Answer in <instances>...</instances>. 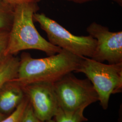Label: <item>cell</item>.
<instances>
[{"mask_svg":"<svg viewBox=\"0 0 122 122\" xmlns=\"http://www.w3.org/2000/svg\"><path fill=\"white\" fill-rule=\"evenodd\" d=\"M29 104V100L25 95L24 99L15 109L8 116L0 121V122H23Z\"/></svg>","mask_w":122,"mask_h":122,"instance_id":"obj_11","label":"cell"},{"mask_svg":"<svg viewBox=\"0 0 122 122\" xmlns=\"http://www.w3.org/2000/svg\"><path fill=\"white\" fill-rule=\"evenodd\" d=\"M59 107L73 112L99 101V97L88 79H80L72 73L66 75L53 83Z\"/></svg>","mask_w":122,"mask_h":122,"instance_id":"obj_5","label":"cell"},{"mask_svg":"<svg viewBox=\"0 0 122 122\" xmlns=\"http://www.w3.org/2000/svg\"><path fill=\"white\" fill-rule=\"evenodd\" d=\"M113 1L117 3L120 6H122V0H112Z\"/></svg>","mask_w":122,"mask_h":122,"instance_id":"obj_17","label":"cell"},{"mask_svg":"<svg viewBox=\"0 0 122 122\" xmlns=\"http://www.w3.org/2000/svg\"><path fill=\"white\" fill-rule=\"evenodd\" d=\"M82 57L64 49L41 58H33L30 54L24 53L17 76L12 81L21 86L41 82L54 83L66 75L76 72Z\"/></svg>","mask_w":122,"mask_h":122,"instance_id":"obj_1","label":"cell"},{"mask_svg":"<svg viewBox=\"0 0 122 122\" xmlns=\"http://www.w3.org/2000/svg\"><path fill=\"white\" fill-rule=\"evenodd\" d=\"M75 3H77V4H82L84 3H86L87 2L91 1L93 0H66Z\"/></svg>","mask_w":122,"mask_h":122,"instance_id":"obj_16","label":"cell"},{"mask_svg":"<svg viewBox=\"0 0 122 122\" xmlns=\"http://www.w3.org/2000/svg\"><path fill=\"white\" fill-rule=\"evenodd\" d=\"M22 86L36 118L41 122L53 118L59 107L53 83L36 82Z\"/></svg>","mask_w":122,"mask_h":122,"instance_id":"obj_7","label":"cell"},{"mask_svg":"<svg viewBox=\"0 0 122 122\" xmlns=\"http://www.w3.org/2000/svg\"><path fill=\"white\" fill-rule=\"evenodd\" d=\"M10 82L0 90V112L4 114L12 113L25 97L21 86Z\"/></svg>","mask_w":122,"mask_h":122,"instance_id":"obj_8","label":"cell"},{"mask_svg":"<svg viewBox=\"0 0 122 122\" xmlns=\"http://www.w3.org/2000/svg\"><path fill=\"white\" fill-rule=\"evenodd\" d=\"M55 122V121L54 120V119L53 118H52V119H50V120H48V121H45V122Z\"/></svg>","mask_w":122,"mask_h":122,"instance_id":"obj_19","label":"cell"},{"mask_svg":"<svg viewBox=\"0 0 122 122\" xmlns=\"http://www.w3.org/2000/svg\"><path fill=\"white\" fill-rule=\"evenodd\" d=\"M5 118V116L4 114L1 113L0 112V121H1L2 119H3Z\"/></svg>","mask_w":122,"mask_h":122,"instance_id":"obj_18","label":"cell"},{"mask_svg":"<svg viewBox=\"0 0 122 122\" xmlns=\"http://www.w3.org/2000/svg\"><path fill=\"white\" fill-rule=\"evenodd\" d=\"M37 3L16 5L14 7L11 30L9 33L4 57L12 56L21 51L39 50L51 56L62 49L54 46L39 34L34 24V14L39 10Z\"/></svg>","mask_w":122,"mask_h":122,"instance_id":"obj_2","label":"cell"},{"mask_svg":"<svg viewBox=\"0 0 122 122\" xmlns=\"http://www.w3.org/2000/svg\"><path fill=\"white\" fill-rule=\"evenodd\" d=\"M9 37V33L0 30V59L1 56L4 55L6 49Z\"/></svg>","mask_w":122,"mask_h":122,"instance_id":"obj_13","label":"cell"},{"mask_svg":"<svg viewBox=\"0 0 122 122\" xmlns=\"http://www.w3.org/2000/svg\"><path fill=\"white\" fill-rule=\"evenodd\" d=\"M6 3H7L11 5L15 6V5L24 3H38L41 0H0Z\"/></svg>","mask_w":122,"mask_h":122,"instance_id":"obj_15","label":"cell"},{"mask_svg":"<svg viewBox=\"0 0 122 122\" xmlns=\"http://www.w3.org/2000/svg\"><path fill=\"white\" fill-rule=\"evenodd\" d=\"M20 59L12 56L4 57L0 61V90L17 76Z\"/></svg>","mask_w":122,"mask_h":122,"instance_id":"obj_9","label":"cell"},{"mask_svg":"<svg viewBox=\"0 0 122 122\" xmlns=\"http://www.w3.org/2000/svg\"><path fill=\"white\" fill-rule=\"evenodd\" d=\"M23 122H41L35 116L30 103L27 109Z\"/></svg>","mask_w":122,"mask_h":122,"instance_id":"obj_14","label":"cell"},{"mask_svg":"<svg viewBox=\"0 0 122 122\" xmlns=\"http://www.w3.org/2000/svg\"><path fill=\"white\" fill-rule=\"evenodd\" d=\"M14 7L0 0V30L7 25L10 16H13Z\"/></svg>","mask_w":122,"mask_h":122,"instance_id":"obj_12","label":"cell"},{"mask_svg":"<svg viewBox=\"0 0 122 122\" xmlns=\"http://www.w3.org/2000/svg\"><path fill=\"white\" fill-rule=\"evenodd\" d=\"M86 108H82L73 112H66L59 107L53 119L56 122H84L88 119L84 115Z\"/></svg>","mask_w":122,"mask_h":122,"instance_id":"obj_10","label":"cell"},{"mask_svg":"<svg viewBox=\"0 0 122 122\" xmlns=\"http://www.w3.org/2000/svg\"><path fill=\"white\" fill-rule=\"evenodd\" d=\"M89 35L96 39V48L92 59L109 64L122 63V31L112 32L107 27L96 22L86 29Z\"/></svg>","mask_w":122,"mask_h":122,"instance_id":"obj_6","label":"cell"},{"mask_svg":"<svg viewBox=\"0 0 122 122\" xmlns=\"http://www.w3.org/2000/svg\"><path fill=\"white\" fill-rule=\"evenodd\" d=\"M33 19L46 32L50 43L76 55L92 58L97 44L92 36L72 34L44 13H35Z\"/></svg>","mask_w":122,"mask_h":122,"instance_id":"obj_4","label":"cell"},{"mask_svg":"<svg viewBox=\"0 0 122 122\" xmlns=\"http://www.w3.org/2000/svg\"><path fill=\"white\" fill-rule=\"evenodd\" d=\"M75 72L82 73L92 82L100 105L107 109L111 95L122 91V63L106 64L83 57Z\"/></svg>","mask_w":122,"mask_h":122,"instance_id":"obj_3","label":"cell"}]
</instances>
